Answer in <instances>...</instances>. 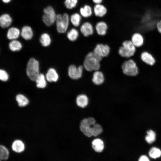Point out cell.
Returning a JSON list of instances; mask_svg holds the SVG:
<instances>
[{
	"instance_id": "cell-4",
	"label": "cell",
	"mask_w": 161,
	"mask_h": 161,
	"mask_svg": "<svg viewBox=\"0 0 161 161\" xmlns=\"http://www.w3.org/2000/svg\"><path fill=\"white\" fill-rule=\"evenodd\" d=\"M123 73L127 76H135L139 73V69L136 62L132 59L124 61L122 64Z\"/></svg>"
},
{
	"instance_id": "cell-13",
	"label": "cell",
	"mask_w": 161,
	"mask_h": 161,
	"mask_svg": "<svg viewBox=\"0 0 161 161\" xmlns=\"http://www.w3.org/2000/svg\"><path fill=\"white\" fill-rule=\"evenodd\" d=\"M131 41L136 47H141L143 45L144 42L143 35L138 33H135L133 34Z\"/></svg>"
},
{
	"instance_id": "cell-15",
	"label": "cell",
	"mask_w": 161,
	"mask_h": 161,
	"mask_svg": "<svg viewBox=\"0 0 161 161\" xmlns=\"http://www.w3.org/2000/svg\"><path fill=\"white\" fill-rule=\"evenodd\" d=\"M104 80L103 73L100 71H96L93 75L92 81L95 85H100L102 84Z\"/></svg>"
},
{
	"instance_id": "cell-25",
	"label": "cell",
	"mask_w": 161,
	"mask_h": 161,
	"mask_svg": "<svg viewBox=\"0 0 161 161\" xmlns=\"http://www.w3.org/2000/svg\"><path fill=\"white\" fill-rule=\"evenodd\" d=\"M35 81L36 83V86L38 88H43L46 87V81L45 76L43 74H39Z\"/></svg>"
},
{
	"instance_id": "cell-29",
	"label": "cell",
	"mask_w": 161,
	"mask_h": 161,
	"mask_svg": "<svg viewBox=\"0 0 161 161\" xmlns=\"http://www.w3.org/2000/svg\"><path fill=\"white\" fill-rule=\"evenodd\" d=\"M40 41L43 46L47 47L50 44L51 40L49 35L48 34L44 33L41 35Z\"/></svg>"
},
{
	"instance_id": "cell-11",
	"label": "cell",
	"mask_w": 161,
	"mask_h": 161,
	"mask_svg": "<svg viewBox=\"0 0 161 161\" xmlns=\"http://www.w3.org/2000/svg\"><path fill=\"white\" fill-rule=\"evenodd\" d=\"M80 31L84 36L87 37L92 34L93 28L92 24L90 22H86L81 26Z\"/></svg>"
},
{
	"instance_id": "cell-24",
	"label": "cell",
	"mask_w": 161,
	"mask_h": 161,
	"mask_svg": "<svg viewBox=\"0 0 161 161\" xmlns=\"http://www.w3.org/2000/svg\"><path fill=\"white\" fill-rule=\"evenodd\" d=\"M81 19L80 15L77 13L72 14L70 17L71 22L75 27H78L80 25Z\"/></svg>"
},
{
	"instance_id": "cell-35",
	"label": "cell",
	"mask_w": 161,
	"mask_h": 161,
	"mask_svg": "<svg viewBox=\"0 0 161 161\" xmlns=\"http://www.w3.org/2000/svg\"><path fill=\"white\" fill-rule=\"evenodd\" d=\"M8 75L4 70L1 69L0 70V79L3 81H7L8 79Z\"/></svg>"
},
{
	"instance_id": "cell-9",
	"label": "cell",
	"mask_w": 161,
	"mask_h": 161,
	"mask_svg": "<svg viewBox=\"0 0 161 161\" xmlns=\"http://www.w3.org/2000/svg\"><path fill=\"white\" fill-rule=\"evenodd\" d=\"M93 52L102 58L106 57L109 54L110 48L107 45L99 44L96 45Z\"/></svg>"
},
{
	"instance_id": "cell-20",
	"label": "cell",
	"mask_w": 161,
	"mask_h": 161,
	"mask_svg": "<svg viewBox=\"0 0 161 161\" xmlns=\"http://www.w3.org/2000/svg\"><path fill=\"white\" fill-rule=\"evenodd\" d=\"M89 102L87 97L85 95L81 94L78 95L77 97L76 103L77 105L81 108H85L86 107Z\"/></svg>"
},
{
	"instance_id": "cell-3",
	"label": "cell",
	"mask_w": 161,
	"mask_h": 161,
	"mask_svg": "<svg viewBox=\"0 0 161 161\" xmlns=\"http://www.w3.org/2000/svg\"><path fill=\"white\" fill-rule=\"evenodd\" d=\"M69 20L70 18L67 13L57 15L55 22L57 30L58 32L64 33L66 32Z\"/></svg>"
},
{
	"instance_id": "cell-19",
	"label": "cell",
	"mask_w": 161,
	"mask_h": 161,
	"mask_svg": "<svg viewBox=\"0 0 161 161\" xmlns=\"http://www.w3.org/2000/svg\"><path fill=\"white\" fill-rule=\"evenodd\" d=\"M46 78L49 82H55L58 80V75L54 69L50 68L48 69L46 74Z\"/></svg>"
},
{
	"instance_id": "cell-33",
	"label": "cell",
	"mask_w": 161,
	"mask_h": 161,
	"mask_svg": "<svg viewBox=\"0 0 161 161\" xmlns=\"http://www.w3.org/2000/svg\"><path fill=\"white\" fill-rule=\"evenodd\" d=\"M92 136H97L103 132L102 126L98 124H95L92 127Z\"/></svg>"
},
{
	"instance_id": "cell-21",
	"label": "cell",
	"mask_w": 161,
	"mask_h": 161,
	"mask_svg": "<svg viewBox=\"0 0 161 161\" xmlns=\"http://www.w3.org/2000/svg\"><path fill=\"white\" fill-rule=\"evenodd\" d=\"M13 150L17 153H21L24 151L25 148L24 143L21 140L14 141L12 145Z\"/></svg>"
},
{
	"instance_id": "cell-18",
	"label": "cell",
	"mask_w": 161,
	"mask_h": 161,
	"mask_svg": "<svg viewBox=\"0 0 161 161\" xmlns=\"http://www.w3.org/2000/svg\"><path fill=\"white\" fill-rule=\"evenodd\" d=\"M21 35L26 40L31 39L33 35V32L31 27L28 26H24L21 30Z\"/></svg>"
},
{
	"instance_id": "cell-28",
	"label": "cell",
	"mask_w": 161,
	"mask_h": 161,
	"mask_svg": "<svg viewBox=\"0 0 161 161\" xmlns=\"http://www.w3.org/2000/svg\"><path fill=\"white\" fill-rule=\"evenodd\" d=\"M9 47L10 49L12 51H18L21 48L22 45L19 41L14 40L10 43Z\"/></svg>"
},
{
	"instance_id": "cell-6",
	"label": "cell",
	"mask_w": 161,
	"mask_h": 161,
	"mask_svg": "<svg viewBox=\"0 0 161 161\" xmlns=\"http://www.w3.org/2000/svg\"><path fill=\"white\" fill-rule=\"evenodd\" d=\"M44 14L42 16L43 22L47 26H50L55 22L57 15L53 7L48 6L43 10Z\"/></svg>"
},
{
	"instance_id": "cell-26",
	"label": "cell",
	"mask_w": 161,
	"mask_h": 161,
	"mask_svg": "<svg viewBox=\"0 0 161 161\" xmlns=\"http://www.w3.org/2000/svg\"><path fill=\"white\" fill-rule=\"evenodd\" d=\"M16 100L18 106L20 107H24L27 105L29 101L25 96L22 94H18L16 97Z\"/></svg>"
},
{
	"instance_id": "cell-32",
	"label": "cell",
	"mask_w": 161,
	"mask_h": 161,
	"mask_svg": "<svg viewBox=\"0 0 161 161\" xmlns=\"http://www.w3.org/2000/svg\"><path fill=\"white\" fill-rule=\"evenodd\" d=\"M9 152L7 149L3 145L0 146V160H6L9 157Z\"/></svg>"
},
{
	"instance_id": "cell-22",
	"label": "cell",
	"mask_w": 161,
	"mask_h": 161,
	"mask_svg": "<svg viewBox=\"0 0 161 161\" xmlns=\"http://www.w3.org/2000/svg\"><path fill=\"white\" fill-rule=\"evenodd\" d=\"M20 34L19 30L15 27L10 28L8 30L7 37L10 40H14L19 37Z\"/></svg>"
},
{
	"instance_id": "cell-1",
	"label": "cell",
	"mask_w": 161,
	"mask_h": 161,
	"mask_svg": "<svg viewBox=\"0 0 161 161\" xmlns=\"http://www.w3.org/2000/svg\"><path fill=\"white\" fill-rule=\"evenodd\" d=\"M102 57L94 52H91L86 55L84 61L83 65L85 69L88 71L98 70L100 67V62Z\"/></svg>"
},
{
	"instance_id": "cell-38",
	"label": "cell",
	"mask_w": 161,
	"mask_h": 161,
	"mask_svg": "<svg viewBox=\"0 0 161 161\" xmlns=\"http://www.w3.org/2000/svg\"><path fill=\"white\" fill-rule=\"evenodd\" d=\"M92 1L96 4H100L103 0H92Z\"/></svg>"
},
{
	"instance_id": "cell-39",
	"label": "cell",
	"mask_w": 161,
	"mask_h": 161,
	"mask_svg": "<svg viewBox=\"0 0 161 161\" xmlns=\"http://www.w3.org/2000/svg\"><path fill=\"white\" fill-rule=\"evenodd\" d=\"M2 1L5 3H7L10 2L11 0H2Z\"/></svg>"
},
{
	"instance_id": "cell-5",
	"label": "cell",
	"mask_w": 161,
	"mask_h": 161,
	"mask_svg": "<svg viewBox=\"0 0 161 161\" xmlns=\"http://www.w3.org/2000/svg\"><path fill=\"white\" fill-rule=\"evenodd\" d=\"M26 72L29 78L32 81H35L39 74L38 61L34 58H31L27 64Z\"/></svg>"
},
{
	"instance_id": "cell-12",
	"label": "cell",
	"mask_w": 161,
	"mask_h": 161,
	"mask_svg": "<svg viewBox=\"0 0 161 161\" xmlns=\"http://www.w3.org/2000/svg\"><path fill=\"white\" fill-rule=\"evenodd\" d=\"M12 22L11 16L8 14L4 13L1 15L0 17V25L3 28L9 27Z\"/></svg>"
},
{
	"instance_id": "cell-23",
	"label": "cell",
	"mask_w": 161,
	"mask_h": 161,
	"mask_svg": "<svg viewBox=\"0 0 161 161\" xmlns=\"http://www.w3.org/2000/svg\"><path fill=\"white\" fill-rule=\"evenodd\" d=\"M80 15L85 18L90 16L92 13L91 7L87 4L85 5L83 7L80 8Z\"/></svg>"
},
{
	"instance_id": "cell-31",
	"label": "cell",
	"mask_w": 161,
	"mask_h": 161,
	"mask_svg": "<svg viewBox=\"0 0 161 161\" xmlns=\"http://www.w3.org/2000/svg\"><path fill=\"white\" fill-rule=\"evenodd\" d=\"M79 33L78 30L75 28L71 29L67 33L68 39L71 41H75L78 38Z\"/></svg>"
},
{
	"instance_id": "cell-8",
	"label": "cell",
	"mask_w": 161,
	"mask_h": 161,
	"mask_svg": "<svg viewBox=\"0 0 161 161\" xmlns=\"http://www.w3.org/2000/svg\"><path fill=\"white\" fill-rule=\"evenodd\" d=\"M83 69V66H80L77 67L74 65H71L68 68V75L72 79H78L82 76Z\"/></svg>"
},
{
	"instance_id": "cell-30",
	"label": "cell",
	"mask_w": 161,
	"mask_h": 161,
	"mask_svg": "<svg viewBox=\"0 0 161 161\" xmlns=\"http://www.w3.org/2000/svg\"><path fill=\"white\" fill-rule=\"evenodd\" d=\"M147 134L145 137V141L149 144L153 143L156 140V135L155 132L152 130H149L147 131Z\"/></svg>"
},
{
	"instance_id": "cell-27",
	"label": "cell",
	"mask_w": 161,
	"mask_h": 161,
	"mask_svg": "<svg viewBox=\"0 0 161 161\" xmlns=\"http://www.w3.org/2000/svg\"><path fill=\"white\" fill-rule=\"evenodd\" d=\"M149 157L154 159H156L161 156V151L156 147H153L149 150L148 152Z\"/></svg>"
},
{
	"instance_id": "cell-2",
	"label": "cell",
	"mask_w": 161,
	"mask_h": 161,
	"mask_svg": "<svg viewBox=\"0 0 161 161\" xmlns=\"http://www.w3.org/2000/svg\"><path fill=\"white\" fill-rule=\"evenodd\" d=\"M118 50V53L122 57L129 58L133 56L136 52V47L131 40L124 41Z\"/></svg>"
},
{
	"instance_id": "cell-7",
	"label": "cell",
	"mask_w": 161,
	"mask_h": 161,
	"mask_svg": "<svg viewBox=\"0 0 161 161\" xmlns=\"http://www.w3.org/2000/svg\"><path fill=\"white\" fill-rule=\"evenodd\" d=\"M95 124V120L92 117L84 119L81 121L80 129L82 133L88 137L92 136V127Z\"/></svg>"
},
{
	"instance_id": "cell-16",
	"label": "cell",
	"mask_w": 161,
	"mask_h": 161,
	"mask_svg": "<svg viewBox=\"0 0 161 161\" xmlns=\"http://www.w3.org/2000/svg\"><path fill=\"white\" fill-rule=\"evenodd\" d=\"M95 29L97 33L101 35H105L108 29L106 23L103 21H100L96 24Z\"/></svg>"
},
{
	"instance_id": "cell-17",
	"label": "cell",
	"mask_w": 161,
	"mask_h": 161,
	"mask_svg": "<svg viewBox=\"0 0 161 161\" xmlns=\"http://www.w3.org/2000/svg\"><path fill=\"white\" fill-rule=\"evenodd\" d=\"M92 144L93 149L97 152H101L104 147L103 141L101 139L99 138L94 140L92 141Z\"/></svg>"
},
{
	"instance_id": "cell-10",
	"label": "cell",
	"mask_w": 161,
	"mask_h": 161,
	"mask_svg": "<svg viewBox=\"0 0 161 161\" xmlns=\"http://www.w3.org/2000/svg\"><path fill=\"white\" fill-rule=\"evenodd\" d=\"M141 60L146 64L153 66L155 63V59L152 55L147 51L143 52L141 54Z\"/></svg>"
},
{
	"instance_id": "cell-36",
	"label": "cell",
	"mask_w": 161,
	"mask_h": 161,
	"mask_svg": "<svg viewBox=\"0 0 161 161\" xmlns=\"http://www.w3.org/2000/svg\"><path fill=\"white\" fill-rule=\"evenodd\" d=\"M138 161H150L148 158L145 155L141 156L138 160Z\"/></svg>"
},
{
	"instance_id": "cell-14",
	"label": "cell",
	"mask_w": 161,
	"mask_h": 161,
	"mask_svg": "<svg viewBox=\"0 0 161 161\" xmlns=\"http://www.w3.org/2000/svg\"><path fill=\"white\" fill-rule=\"evenodd\" d=\"M94 12L96 16L100 17H103L107 13V9L102 4H96L94 7Z\"/></svg>"
},
{
	"instance_id": "cell-34",
	"label": "cell",
	"mask_w": 161,
	"mask_h": 161,
	"mask_svg": "<svg viewBox=\"0 0 161 161\" xmlns=\"http://www.w3.org/2000/svg\"><path fill=\"white\" fill-rule=\"evenodd\" d=\"M78 0H65L64 4L66 7L69 9H72L76 7Z\"/></svg>"
},
{
	"instance_id": "cell-37",
	"label": "cell",
	"mask_w": 161,
	"mask_h": 161,
	"mask_svg": "<svg viewBox=\"0 0 161 161\" xmlns=\"http://www.w3.org/2000/svg\"><path fill=\"white\" fill-rule=\"evenodd\" d=\"M157 27L158 31L161 33V21H160L157 23Z\"/></svg>"
}]
</instances>
